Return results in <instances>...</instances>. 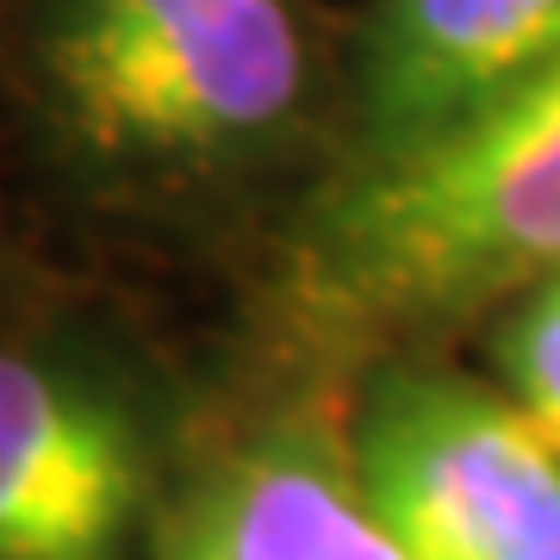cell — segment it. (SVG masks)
I'll list each match as a JSON object with an SVG mask.
<instances>
[{"label":"cell","instance_id":"6da1fadb","mask_svg":"<svg viewBox=\"0 0 560 560\" xmlns=\"http://www.w3.org/2000/svg\"><path fill=\"white\" fill-rule=\"evenodd\" d=\"M32 57L69 150L143 180L256 168L318 94L300 0H44Z\"/></svg>","mask_w":560,"mask_h":560},{"label":"cell","instance_id":"7a4b0ae2","mask_svg":"<svg viewBox=\"0 0 560 560\" xmlns=\"http://www.w3.org/2000/svg\"><path fill=\"white\" fill-rule=\"evenodd\" d=\"M560 275V57L486 119L355 168L312 219L300 287L337 324H405Z\"/></svg>","mask_w":560,"mask_h":560},{"label":"cell","instance_id":"3957f363","mask_svg":"<svg viewBox=\"0 0 560 560\" xmlns=\"http://www.w3.org/2000/svg\"><path fill=\"white\" fill-rule=\"evenodd\" d=\"M349 467L405 560H560V448L492 386L381 374Z\"/></svg>","mask_w":560,"mask_h":560},{"label":"cell","instance_id":"277c9868","mask_svg":"<svg viewBox=\"0 0 560 560\" xmlns=\"http://www.w3.org/2000/svg\"><path fill=\"white\" fill-rule=\"evenodd\" d=\"M150 492L138 393L75 349L0 342V560H131Z\"/></svg>","mask_w":560,"mask_h":560},{"label":"cell","instance_id":"5b68a950","mask_svg":"<svg viewBox=\"0 0 560 560\" xmlns=\"http://www.w3.org/2000/svg\"><path fill=\"white\" fill-rule=\"evenodd\" d=\"M560 57V0H374L355 38L361 168L448 143Z\"/></svg>","mask_w":560,"mask_h":560},{"label":"cell","instance_id":"8992f818","mask_svg":"<svg viewBox=\"0 0 560 560\" xmlns=\"http://www.w3.org/2000/svg\"><path fill=\"white\" fill-rule=\"evenodd\" d=\"M162 560H405L368 511L349 442L287 423L249 442L187 499Z\"/></svg>","mask_w":560,"mask_h":560},{"label":"cell","instance_id":"52a82bcc","mask_svg":"<svg viewBox=\"0 0 560 560\" xmlns=\"http://www.w3.org/2000/svg\"><path fill=\"white\" fill-rule=\"evenodd\" d=\"M499 374L504 399L560 448V275L523 287L499 337Z\"/></svg>","mask_w":560,"mask_h":560}]
</instances>
